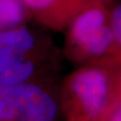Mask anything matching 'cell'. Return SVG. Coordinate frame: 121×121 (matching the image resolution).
<instances>
[{
	"label": "cell",
	"instance_id": "9",
	"mask_svg": "<svg viewBox=\"0 0 121 121\" xmlns=\"http://www.w3.org/2000/svg\"><path fill=\"white\" fill-rule=\"evenodd\" d=\"M117 94L121 96V61L117 67Z\"/></svg>",
	"mask_w": 121,
	"mask_h": 121
},
{
	"label": "cell",
	"instance_id": "6",
	"mask_svg": "<svg viewBox=\"0 0 121 121\" xmlns=\"http://www.w3.org/2000/svg\"><path fill=\"white\" fill-rule=\"evenodd\" d=\"M30 21V13L21 0H0V31Z\"/></svg>",
	"mask_w": 121,
	"mask_h": 121
},
{
	"label": "cell",
	"instance_id": "5",
	"mask_svg": "<svg viewBox=\"0 0 121 121\" xmlns=\"http://www.w3.org/2000/svg\"><path fill=\"white\" fill-rule=\"evenodd\" d=\"M31 20L44 28L65 31L70 22L92 0H21Z\"/></svg>",
	"mask_w": 121,
	"mask_h": 121
},
{
	"label": "cell",
	"instance_id": "4",
	"mask_svg": "<svg viewBox=\"0 0 121 121\" xmlns=\"http://www.w3.org/2000/svg\"><path fill=\"white\" fill-rule=\"evenodd\" d=\"M60 82L0 83V121H63Z\"/></svg>",
	"mask_w": 121,
	"mask_h": 121
},
{
	"label": "cell",
	"instance_id": "2",
	"mask_svg": "<svg viewBox=\"0 0 121 121\" xmlns=\"http://www.w3.org/2000/svg\"><path fill=\"white\" fill-rule=\"evenodd\" d=\"M109 56L75 68L61 79L59 99L63 121H98L117 95V67Z\"/></svg>",
	"mask_w": 121,
	"mask_h": 121
},
{
	"label": "cell",
	"instance_id": "7",
	"mask_svg": "<svg viewBox=\"0 0 121 121\" xmlns=\"http://www.w3.org/2000/svg\"><path fill=\"white\" fill-rule=\"evenodd\" d=\"M109 25L121 56V4H117L109 12Z\"/></svg>",
	"mask_w": 121,
	"mask_h": 121
},
{
	"label": "cell",
	"instance_id": "10",
	"mask_svg": "<svg viewBox=\"0 0 121 121\" xmlns=\"http://www.w3.org/2000/svg\"><path fill=\"white\" fill-rule=\"evenodd\" d=\"M102 1H104V0H102Z\"/></svg>",
	"mask_w": 121,
	"mask_h": 121
},
{
	"label": "cell",
	"instance_id": "8",
	"mask_svg": "<svg viewBox=\"0 0 121 121\" xmlns=\"http://www.w3.org/2000/svg\"><path fill=\"white\" fill-rule=\"evenodd\" d=\"M98 121H121V96L117 94Z\"/></svg>",
	"mask_w": 121,
	"mask_h": 121
},
{
	"label": "cell",
	"instance_id": "3",
	"mask_svg": "<svg viewBox=\"0 0 121 121\" xmlns=\"http://www.w3.org/2000/svg\"><path fill=\"white\" fill-rule=\"evenodd\" d=\"M109 10L92 0L65 30L63 56L75 67L109 56L121 59L109 25Z\"/></svg>",
	"mask_w": 121,
	"mask_h": 121
},
{
	"label": "cell",
	"instance_id": "1",
	"mask_svg": "<svg viewBox=\"0 0 121 121\" xmlns=\"http://www.w3.org/2000/svg\"><path fill=\"white\" fill-rule=\"evenodd\" d=\"M62 50L29 23L0 31V83L60 79Z\"/></svg>",
	"mask_w": 121,
	"mask_h": 121
}]
</instances>
